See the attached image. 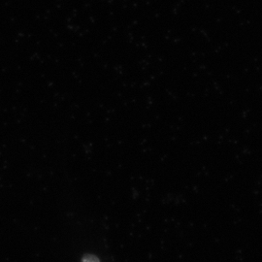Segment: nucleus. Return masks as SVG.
<instances>
[{"mask_svg": "<svg viewBox=\"0 0 262 262\" xmlns=\"http://www.w3.org/2000/svg\"><path fill=\"white\" fill-rule=\"evenodd\" d=\"M86 257V259H89V261H85L84 260V262H98V258H94V261H92V255H88V256H85Z\"/></svg>", "mask_w": 262, "mask_h": 262, "instance_id": "f257e3e1", "label": "nucleus"}]
</instances>
